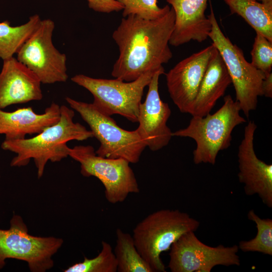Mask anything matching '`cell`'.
Listing matches in <instances>:
<instances>
[{"label": "cell", "instance_id": "1", "mask_svg": "<svg viewBox=\"0 0 272 272\" xmlns=\"http://www.w3.org/2000/svg\"><path fill=\"white\" fill-rule=\"evenodd\" d=\"M175 13L171 8L154 20L130 15L123 17L112 34L119 56L111 72L113 77L125 82L146 73L158 71L172 57L169 40L174 29Z\"/></svg>", "mask_w": 272, "mask_h": 272}, {"label": "cell", "instance_id": "2", "mask_svg": "<svg viewBox=\"0 0 272 272\" xmlns=\"http://www.w3.org/2000/svg\"><path fill=\"white\" fill-rule=\"evenodd\" d=\"M74 112L71 108L60 106L59 121L35 136L19 140H5L2 143V149L16 154L10 166H25L32 159L37 168V177L40 178L48 161L59 162L69 156L67 142L83 141L94 137L91 130L74 121Z\"/></svg>", "mask_w": 272, "mask_h": 272}, {"label": "cell", "instance_id": "3", "mask_svg": "<svg viewBox=\"0 0 272 272\" xmlns=\"http://www.w3.org/2000/svg\"><path fill=\"white\" fill-rule=\"evenodd\" d=\"M240 111L238 102L228 95L224 98L223 105L215 113L203 117L192 116L188 126L172 132V137H187L194 140V164L215 165L219 152L230 146L234 128L246 121L240 115Z\"/></svg>", "mask_w": 272, "mask_h": 272}, {"label": "cell", "instance_id": "4", "mask_svg": "<svg viewBox=\"0 0 272 272\" xmlns=\"http://www.w3.org/2000/svg\"><path fill=\"white\" fill-rule=\"evenodd\" d=\"M199 222L178 210L162 209L153 212L140 222L132 237L140 254L154 271L165 272L161 254L185 233L195 232Z\"/></svg>", "mask_w": 272, "mask_h": 272}, {"label": "cell", "instance_id": "5", "mask_svg": "<svg viewBox=\"0 0 272 272\" xmlns=\"http://www.w3.org/2000/svg\"><path fill=\"white\" fill-rule=\"evenodd\" d=\"M70 107L78 112L89 125L93 137L100 142L95 151L101 157L123 158L137 163L147 146L137 130L129 131L119 126L110 117L100 112L93 103L65 98Z\"/></svg>", "mask_w": 272, "mask_h": 272}, {"label": "cell", "instance_id": "6", "mask_svg": "<svg viewBox=\"0 0 272 272\" xmlns=\"http://www.w3.org/2000/svg\"><path fill=\"white\" fill-rule=\"evenodd\" d=\"M157 71L148 72L130 82L94 78L83 74L74 76L71 80L92 94V103L102 113L108 116L119 114L138 122L144 90Z\"/></svg>", "mask_w": 272, "mask_h": 272}, {"label": "cell", "instance_id": "7", "mask_svg": "<svg viewBox=\"0 0 272 272\" xmlns=\"http://www.w3.org/2000/svg\"><path fill=\"white\" fill-rule=\"evenodd\" d=\"M207 17L212 26L209 37L225 64L235 88L236 101L248 118L249 113L257 107L258 97L263 96L262 85L265 75L248 62L243 51L223 34L211 4L210 14Z\"/></svg>", "mask_w": 272, "mask_h": 272}, {"label": "cell", "instance_id": "8", "mask_svg": "<svg viewBox=\"0 0 272 272\" xmlns=\"http://www.w3.org/2000/svg\"><path fill=\"white\" fill-rule=\"evenodd\" d=\"M10 228L0 229V270L9 258L24 261L32 272H45L54 266L53 256L62 246V238L33 236L20 215L14 214Z\"/></svg>", "mask_w": 272, "mask_h": 272}, {"label": "cell", "instance_id": "9", "mask_svg": "<svg viewBox=\"0 0 272 272\" xmlns=\"http://www.w3.org/2000/svg\"><path fill=\"white\" fill-rule=\"evenodd\" d=\"M69 156L80 164L83 176H94L102 182L109 202H122L130 193L140 192L134 173L126 160L99 156L90 145L70 148Z\"/></svg>", "mask_w": 272, "mask_h": 272}, {"label": "cell", "instance_id": "10", "mask_svg": "<svg viewBox=\"0 0 272 272\" xmlns=\"http://www.w3.org/2000/svg\"><path fill=\"white\" fill-rule=\"evenodd\" d=\"M54 22L41 20L17 51L16 58L31 70L41 84L65 82L68 79L66 56L52 42Z\"/></svg>", "mask_w": 272, "mask_h": 272}, {"label": "cell", "instance_id": "11", "mask_svg": "<svg viewBox=\"0 0 272 272\" xmlns=\"http://www.w3.org/2000/svg\"><path fill=\"white\" fill-rule=\"evenodd\" d=\"M238 246L212 247L190 231L181 235L170 249L168 267L172 272H210L217 265L239 266Z\"/></svg>", "mask_w": 272, "mask_h": 272}, {"label": "cell", "instance_id": "12", "mask_svg": "<svg viewBox=\"0 0 272 272\" xmlns=\"http://www.w3.org/2000/svg\"><path fill=\"white\" fill-rule=\"evenodd\" d=\"M216 48L212 43L182 59L165 74L170 96L181 112L190 113Z\"/></svg>", "mask_w": 272, "mask_h": 272}, {"label": "cell", "instance_id": "13", "mask_svg": "<svg viewBox=\"0 0 272 272\" xmlns=\"http://www.w3.org/2000/svg\"><path fill=\"white\" fill-rule=\"evenodd\" d=\"M257 125L250 121L244 128V137L238 150V179L244 184L248 195L257 194L263 203L272 207V165L257 157L254 149V137Z\"/></svg>", "mask_w": 272, "mask_h": 272}, {"label": "cell", "instance_id": "14", "mask_svg": "<svg viewBox=\"0 0 272 272\" xmlns=\"http://www.w3.org/2000/svg\"><path fill=\"white\" fill-rule=\"evenodd\" d=\"M164 74L163 67L154 74L148 86L145 101L139 107V124L136 130L153 151L166 146L172 137V132L167 125L171 109L168 103L161 100L158 90L159 77Z\"/></svg>", "mask_w": 272, "mask_h": 272}, {"label": "cell", "instance_id": "15", "mask_svg": "<svg viewBox=\"0 0 272 272\" xmlns=\"http://www.w3.org/2000/svg\"><path fill=\"white\" fill-rule=\"evenodd\" d=\"M41 82L16 57L3 60L0 72V109L43 98Z\"/></svg>", "mask_w": 272, "mask_h": 272}, {"label": "cell", "instance_id": "16", "mask_svg": "<svg viewBox=\"0 0 272 272\" xmlns=\"http://www.w3.org/2000/svg\"><path fill=\"white\" fill-rule=\"evenodd\" d=\"M175 13L174 29L169 44L175 47L209 38L211 22L205 15L208 0H166Z\"/></svg>", "mask_w": 272, "mask_h": 272}, {"label": "cell", "instance_id": "17", "mask_svg": "<svg viewBox=\"0 0 272 272\" xmlns=\"http://www.w3.org/2000/svg\"><path fill=\"white\" fill-rule=\"evenodd\" d=\"M60 117V106L54 102L41 114L36 113L31 107L11 112L0 109V134H4L6 140L23 139L57 123Z\"/></svg>", "mask_w": 272, "mask_h": 272}, {"label": "cell", "instance_id": "18", "mask_svg": "<svg viewBox=\"0 0 272 272\" xmlns=\"http://www.w3.org/2000/svg\"><path fill=\"white\" fill-rule=\"evenodd\" d=\"M231 83L225 64L216 48L209 61L189 114L192 116L203 117L210 113L217 100L224 95Z\"/></svg>", "mask_w": 272, "mask_h": 272}, {"label": "cell", "instance_id": "19", "mask_svg": "<svg viewBox=\"0 0 272 272\" xmlns=\"http://www.w3.org/2000/svg\"><path fill=\"white\" fill-rule=\"evenodd\" d=\"M231 14L242 17L255 31L272 42V4L256 0H223Z\"/></svg>", "mask_w": 272, "mask_h": 272}, {"label": "cell", "instance_id": "20", "mask_svg": "<svg viewBox=\"0 0 272 272\" xmlns=\"http://www.w3.org/2000/svg\"><path fill=\"white\" fill-rule=\"evenodd\" d=\"M114 254L118 272H154L137 250L132 236L121 229L116 230Z\"/></svg>", "mask_w": 272, "mask_h": 272}, {"label": "cell", "instance_id": "21", "mask_svg": "<svg viewBox=\"0 0 272 272\" xmlns=\"http://www.w3.org/2000/svg\"><path fill=\"white\" fill-rule=\"evenodd\" d=\"M37 14L31 16L21 25L13 26L6 20L0 22V58L3 60L14 56L21 45L39 24Z\"/></svg>", "mask_w": 272, "mask_h": 272}, {"label": "cell", "instance_id": "22", "mask_svg": "<svg viewBox=\"0 0 272 272\" xmlns=\"http://www.w3.org/2000/svg\"><path fill=\"white\" fill-rule=\"evenodd\" d=\"M248 218L256 224L257 233L250 240L241 241L239 249L244 252H258L272 255V220L260 218L253 210L249 211Z\"/></svg>", "mask_w": 272, "mask_h": 272}, {"label": "cell", "instance_id": "23", "mask_svg": "<svg viewBox=\"0 0 272 272\" xmlns=\"http://www.w3.org/2000/svg\"><path fill=\"white\" fill-rule=\"evenodd\" d=\"M117 261L110 244L102 241V249L98 255L89 259L85 257L82 262L64 269V272H116Z\"/></svg>", "mask_w": 272, "mask_h": 272}, {"label": "cell", "instance_id": "24", "mask_svg": "<svg viewBox=\"0 0 272 272\" xmlns=\"http://www.w3.org/2000/svg\"><path fill=\"white\" fill-rule=\"evenodd\" d=\"M116 1L123 7V17L133 15L144 19L154 20L163 16L171 9L168 5L160 8L157 5V0Z\"/></svg>", "mask_w": 272, "mask_h": 272}, {"label": "cell", "instance_id": "25", "mask_svg": "<svg viewBox=\"0 0 272 272\" xmlns=\"http://www.w3.org/2000/svg\"><path fill=\"white\" fill-rule=\"evenodd\" d=\"M252 49L251 51V64L264 73L265 76L271 73L272 42L256 32Z\"/></svg>", "mask_w": 272, "mask_h": 272}, {"label": "cell", "instance_id": "26", "mask_svg": "<svg viewBox=\"0 0 272 272\" xmlns=\"http://www.w3.org/2000/svg\"><path fill=\"white\" fill-rule=\"evenodd\" d=\"M89 7L93 10L104 13L118 12L123 10L122 5L116 0H87Z\"/></svg>", "mask_w": 272, "mask_h": 272}, {"label": "cell", "instance_id": "27", "mask_svg": "<svg viewBox=\"0 0 272 272\" xmlns=\"http://www.w3.org/2000/svg\"><path fill=\"white\" fill-rule=\"evenodd\" d=\"M262 91L263 96L267 98L272 97V73L265 76L262 82Z\"/></svg>", "mask_w": 272, "mask_h": 272}, {"label": "cell", "instance_id": "28", "mask_svg": "<svg viewBox=\"0 0 272 272\" xmlns=\"http://www.w3.org/2000/svg\"><path fill=\"white\" fill-rule=\"evenodd\" d=\"M256 1L261 2V3L263 4H272V0H256Z\"/></svg>", "mask_w": 272, "mask_h": 272}]
</instances>
